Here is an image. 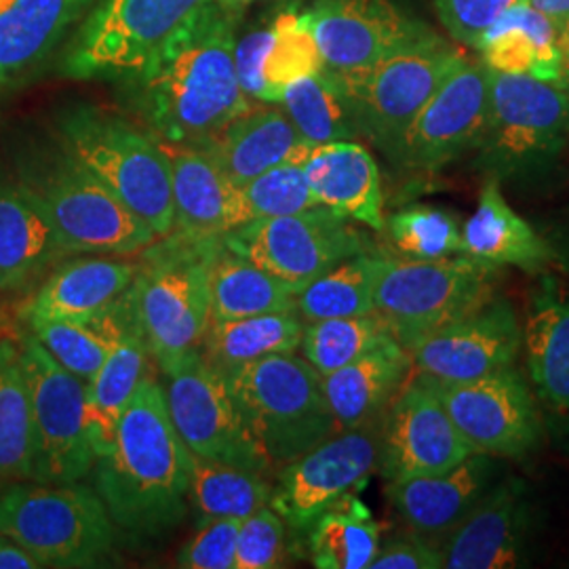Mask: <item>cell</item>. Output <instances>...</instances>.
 I'll return each mask as SVG.
<instances>
[{"label":"cell","instance_id":"cell-1","mask_svg":"<svg viewBox=\"0 0 569 569\" xmlns=\"http://www.w3.org/2000/svg\"><path fill=\"white\" fill-rule=\"evenodd\" d=\"M237 2L209 0L124 81L129 100L159 140L203 146L251 102L237 77Z\"/></svg>","mask_w":569,"mask_h":569},{"label":"cell","instance_id":"cell-2","mask_svg":"<svg viewBox=\"0 0 569 569\" xmlns=\"http://www.w3.org/2000/svg\"><path fill=\"white\" fill-rule=\"evenodd\" d=\"M93 486L114 526L154 540L188 512V448L171 422L164 388L154 376L124 407L114 443L93 465Z\"/></svg>","mask_w":569,"mask_h":569},{"label":"cell","instance_id":"cell-3","mask_svg":"<svg viewBox=\"0 0 569 569\" xmlns=\"http://www.w3.org/2000/svg\"><path fill=\"white\" fill-rule=\"evenodd\" d=\"M222 237L173 228L138 256L129 293L152 361L167 371L192 352L211 321L209 277Z\"/></svg>","mask_w":569,"mask_h":569},{"label":"cell","instance_id":"cell-4","mask_svg":"<svg viewBox=\"0 0 569 569\" xmlns=\"http://www.w3.org/2000/svg\"><path fill=\"white\" fill-rule=\"evenodd\" d=\"M58 142L138 213L157 237L176 228L169 161L159 138L119 114L77 106L61 114Z\"/></svg>","mask_w":569,"mask_h":569},{"label":"cell","instance_id":"cell-5","mask_svg":"<svg viewBox=\"0 0 569 569\" xmlns=\"http://www.w3.org/2000/svg\"><path fill=\"white\" fill-rule=\"evenodd\" d=\"M226 380L274 472L338 432L323 376L296 352L237 367Z\"/></svg>","mask_w":569,"mask_h":569},{"label":"cell","instance_id":"cell-6","mask_svg":"<svg viewBox=\"0 0 569 569\" xmlns=\"http://www.w3.org/2000/svg\"><path fill=\"white\" fill-rule=\"evenodd\" d=\"M20 183L44 207L70 256L127 258L157 239L138 213L61 146L28 157Z\"/></svg>","mask_w":569,"mask_h":569},{"label":"cell","instance_id":"cell-7","mask_svg":"<svg viewBox=\"0 0 569 569\" xmlns=\"http://www.w3.org/2000/svg\"><path fill=\"white\" fill-rule=\"evenodd\" d=\"M0 533L42 568H98L112 557L117 526L93 488L13 483L0 493Z\"/></svg>","mask_w":569,"mask_h":569},{"label":"cell","instance_id":"cell-8","mask_svg":"<svg viewBox=\"0 0 569 569\" xmlns=\"http://www.w3.org/2000/svg\"><path fill=\"white\" fill-rule=\"evenodd\" d=\"M569 143V93L559 81L491 72L486 129L475 167L491 180L533 178Z\"/></svg>","mask_w":569,"mask_h":569},{"label":"cell","instance_id":"cell-9","mask_svg":"<svg viewBox=\"0 0 569 569\" xmlns=\"http://www.w3.org/2000/svg\"><path fill=\"white\" fill-rule=\"evenodd\" d=\"M467 61L430 28L382 60L352 72H329L355 110L361 138L387 157L439 87Z\"/></svg>","mask_w":569,"mask_h":569},{"label":"cell","instance_id":"cell-10","mask_svg":"<svg viewBox=\"0 0 569 569\" xmlns=\"http://www.w3.org/2000/svg\"><path fill=\"white\" fill-rule=\"evenodd\" d=\"M498 272L467 256L427 262L385 256L373 289V310L407 348L488 305Z\"/></svg>","mask_w":569,"mask_h":569},{"label":"cell","instance_id":"cell-11","mask_svg":"<svg viewBox=\"0 0 569 569\" xmlns=\"http://www.w3.org/2000/svg\"><path fill=\"white\" fill-rule=\"evenodd\" d=\"M209 0H100L66 47L72 79H133L171 34Z\"/></svg>","mask_w":569,"mask_h":569},{"label":"cell","instance_id":"cell-12","mask_svg":"<svg viewBox=\"0 0 569 569\" xmlns=\"http://www.w3.org/2000/svg\"><path fill=\"white\" fill-rule=\"evenodd\" d=\"M382 418L342 428L274 472L270 509L287 526V547H305L315 521L348 493H357L380 467Z\"/></svg>","mask_w":569,"mask_h":569},{"label":"cell","instance_id":"cell-13","mask_svg":"<svg viewBox=\"0 0 569 569\" xmlns=\"http://www.w3.org/2000/svg\"><path fill=\"white\" fill-rule=\"evenodd\" d=\"M23 376L32 409V481L77 483L96 465V449L84 418L87 382L70 373L32 333L20 338Z\"/></svg>","mask_w":569,"mask_h":569},{"label":"cell","instance_id":"cell-14","mask_svg":"<svg viewBox=\"0 0 569 569\" xmlns=\"http://www.w3.org/2000/svg\"><path fill=\"white\" fill-rule=\"evenodd\" d=\"M164 380L171 422L190 453L266 477L274 472L244 425L224 373L209 366L197 348L167 369Z\"/></svg>","mask_w":569,"mask_h":569},{"label":"cell","instance_id":"cell-15","mask_svg":"<svg viewBox=\"0 0 569 569\" xmlns=\"http://www.w3.org/2000/svg\"><path fill=\"white\" fill-rule=\"evenodd\" d=\"M224 244L300 289L329 268L371 249L363 230L323 204L293 216L253 218L224 234Z\"/></svg>","mask_w":569,"mask_h":569},{"label":"cell","instance_id":"cell-16","mask_svg":"<svg viewBox=\"0 0 569 569\" xmlns=\"http://www.w3.org/2000/svg\"><path fill=\"white\" fill-rule=\"evenodd\" d=\"M425 380L475 451L493 458H523L540 443V411L517 366L468 382Z\"/></svg>","mask_w":569,"mask_h":569},{"label":"cell","instance_id":"cell-17","mask_svg":"<svg viewBox=\"0 0 569 569\" xmlns=\"http://www.w3.org/2000/svg\"><path fill=\"white\" fill-rule=\"evenodd\" d=\"M491 70L465 61L407 127L388 159L409 171L435 173L475 150L486 129Z\"/></svg>","mask_w":569,"mask_h":569},{"label":"cell","instance_id":"cell-18","mask_svg":"<svg viewBox=\"0 0 569 569\" xmlns=\"http://www.w3.org/2000/svg\"><path fill=\"white\" fill-rule=\"evenodd\" d=\"M475 448L451 422L441 399L427 380H407L382 418L378 472L387 481L441 475L462 465Z\"/></svg>","mask_w":569,"mask_h":569},{"label":"cell","instance_id":"cell-19","mask_svg":"<svg viewBox=\"0 0 569 569\" xmlns=\"http://www.w3.org/2000/svg\"><path fill=\"white\" fill-rule=\"evenodd\" d=\"M523 327L507 300L491 298L448 326L407 346L420 376L437 382H468L515 366Z\"/></svg>","mask_w":569,"mask_h":569},{"label":"cell","instance_id":"cell-20","mask_svg":"<svg viewBox=\"0 0 569 569\" xmlns=\"http://www.w3.org/2000/svg\"><path fill=\"white\" fill-rule=\"evenodd\" d=\"M536 536V505L521 479H500L460 526L449 531L448 569H512L528 563Z\"/></svg>","mask_w":569,"mask_h":569},{"label":"cell","instance_id":"cell-21","mask_svg":"<svg viewBox=\"0 0 569 569\" xmlns=\"http://www.w3.org/2000/svg\"><path fill=\"white\" fill-rule=\"evenodd\" d=\"M306 20L329 72L367 68L428 30L390 0H315Z\"/></svg>","mask_w":569,"mask_h":569},{"label":"cell","instance_id":"cell-22","mask_svg":"<svg viewBox=\"0 0 569 569\" xmlns=\"http://www.w3.org/2000/svg\"><path fill=\"white\" fill-rule=\"evenodd\" d=\"M93 321L112 336V348L98 373L87 382L84 399L87 428L98 458L112 448L122 411L150 373L152 357L129 289Z\"/></svg>","mask_w":569,"mask_h":569},{"label":"cell","instance_id":"cell-23","mask_svg":"<svg viewBox=\"0 0 569 569\" xmlns=\"http://www.w3.org/2000/svg\"><path fill=\"white\" fill-rule=\"evenodd\" d=\"M159 142L169 161L178 230L224 237L253 220L243 186L234 182L204 150L188 143Z\"/></svg>","mask_w":569,"mask_h":569},{"label":"cell","instance_id":"cell-24","mask_svg":"<svg viewBox=\"0 0 569 569\" xmlns=\"http://www.w3.org/2000/svg\"><path fill=\"white\" fill-rule=\"evenodd\" d=\"M496 475L493 456L472 453L441 475L387 481V496L413 533L448 536L496 483Z\"/></svg>","mask_w":569,"mask_h":569},{"label":"cell","instance_id":"cell-25","mask_svg":"<svg viewBox=\"0 0 569 569\" xmlns=\"http://www.w3.org/2000/svg\"><path fill=\"white\" fill-rule=\"evenodd\" d=\"M136 260L84 253L51 268L23 308V319H63L89 323L114 305L133 283Z\"/></svg>","mask_w":569,"mask_h":569},{"label":"cell","instance_id":"cell-26","mask_svg":"<svg viewBox=\"0 0 569 569\" xmlns=\"http://www.w3.org/2000/svg\"><path fill=\"white\" fill-rule=\"evenodd\" d=\"M197 148L243 186L277 164L305 163L312 143L302 140L279 103H256Z\"/></svg>","mask_w":569,"mask_h":569},{"label":"cell","instance_id":"cell-27","mask_svg":"<svg viewBox=\"0 0 569 569\" xmlns=\"http://www.w3.org/2000/svg\"><path fill=\"white\" fill-rule=\"evenodd\" d=\"M306 180L317 203L382 232L385 194L380 169L371 152L355 140L319 143L306 154Z\"/></svg>","mask_w":569,"mask_h":569},{"label":"cell","instance_id":"cell-28","mask_svg":"<svg viewBox=\"0 0 569 569\" xmlns=\"http://www.w3.org/2000/svg\"><path fill=\"white\" fill-rule=\"evenodd\" d=\"M93 0H0V89L34 74Z\"/></svg>","mask_w":569,"mask_h":569},{"label":"cell","instance_id":"cell-29","mask_svg":"<svg viewBox=\"0 0 569 569\" xmlns=\"http://www.w3.org/2000/svg\"><path fill=\"white\" fill-rule=\"evenodd\" d=\"M70 258L39 199L21 183H0V289L18 291Z\"/></svg>","mask_w":569,"mask_h":569},{"label":"cell","instance_id":"cell-30","mask_svg":"<svg viewBox=\"0 0 569 569\" xmlns=\"http://www.w3.org/2000/svg\"><path fill=\"white\" fill-rule=\"evenodd\" d=\"M460 256L489 268L515 266L538 274L555 262L549 239L540 237L505 199L500 182L489 178L475 213L462 226Z\"/></svg>","mask_w":569,"mask_h":569},{"label":"cell","instance_id":"cell-31","mask_svg":"<svg viewBox=\"0 0 569 569\" xmlns=\"http://www.w3.org/2000/svg\"><path fill=\"white\" fill-rule=\"evenodd\" d=\"M411 371L409 350L390 336L352 363L323 376L327 403L338 430L380 418L395 395L406 387Z\"/></svg>","mask_w":569,"mask_h":569},{"label":"cell","instance_id":"cell-32","mask_svg":"<svg viewBox=\"0 0 569 569\" xmlns=\"http://www.w3.org/2000/svg\"><path fill=\"white\" fill-rule=\"evenodd\" d=\"M491 72L559 81L563 51L557 26L529 2L509 9L475 47Z\"/></svg>","mask_w":569,"mask_h":569},{"label":"cell","instance_id":"cell-33","mask_svg":"<svg viewBox=\"0 0 569 569\" xmlns=\"http://www.w3.org/2000/svg\"><path fill=\"white\" fill-rule=\"evenodd\" d=\"M305 326L298 310L209 321L197 350L209 366L226 376L266 357L300 350Z\"/></svg>","mask_w":569,"mask_h":569},{"label":"cell","instance_id":"cell-34","mask_svg":"<svg viewBox=\"0 0 569 569\" xmlns=\"http://www.w3.org/2000/svg\"><path fill=\"white\" fill-rule=\"evenodd\" d=\"M523 348L538 399L552 413L569 418V300L545 289L529 310Z\"/></svg>","mask_w":569,"mask_h":569},{"label":"cell","instance_id":"cell-35","mask_svg":"<svg viewBox=\"0 0 569 569\" xmlns=\"http://www.w3.org/2000/svg\"><path fill=\"white\" fill-rule=\"evenodd\" d=\"M209 293L211 321H226L296 310L300 287L251 264L222 244L211 264Z\"/></svg>","mask_w":569,"mask_h":569},{"label":"cell","instance_id":"cell-36","mask_svg":"<svg viewBox=\"0 0 569 569\" xmlns=\"http://www.w3.org/2000/svg\"><path fill=\"white\" fill-rule=\"evenodd\" d=\"M305 549L319 569H369L380 549V526L357 493H348L315 521Z\"/></svg>","mask_w":569,"mask_h":569},{"label":"cell","instance_id":"cell-37","mask_svg":"<svg viewBox=\"0 0 569 569\" xmlns=\"http://www.w3.org/2000/svg\"><path fill=\"white\" fill-rule=\"evenodd\" d=\"M272 481L266 475L207 460L188 451V505L199 521L244 519L268 507Z\"/></svg>","mask_w":569,"mask_h":569},{"label":"cell","instance_id":"cell-38","mask_svg":"<svg viewBox=\"0 0 569 569\" xmlns=\"http://www.w3.org/2000/svg\"><path fill=\"white\" fill-rule=\"evenodd\" d=\"M382 258L385 253L369 249L306 283L296 298V310L305 323L373 312V289Z\"/></svg>","mask_w":569,"mask_h":569},{"label":"cell","instance_id":"cell-39","mask_svg":"<svg viewBox=\"0 0 569 569\" xmlns=\"http://www.w3.org/2000/svg\"><path fill=\"white\" fill-rule=\"evenodd\" d=\"M279 106L312 146L361 138L350 100L327 70L284 87Z\"/></svg>","mask_w":569,"mask_h":569},{"label":"cell","instance_id":"cell-40","mask_svg":"<svg viewBox=\"0 0 569 569\" xmlns=\"http://www.w3.org/2000/svg\"><path fill=\"white\" fill-rule=\"evenodd\" d=\"M32 409L20 346L0 338V481L32 477Z\"/></svg>","mask_w":569,"mask_h":569},{"label":"cell","instance_id":"cell-41","mask_svg":"<svg viewBox=\"0 0 569 569\" xmlns=\"http://www.w3.org/2000/svg\"><path fill=\"white\" fill-rule=\"evenodd\" d=\"M390 336L385 319L373 310L359 317L306 323L300 350L310 366L327 376L352 363Z\"/></svg>","mask_w":569,"mask_h":569},{"label":"cell","instance_id":"cell-42","mask_svg":"<svg viewBox=\"0 0 569 569\" xmlns=\"http://www.w3.org/2000/svg\"><path fill=\"white\" fill-rule=\"evenodd\" d=\"M388 243L403 260H443L460 256L462 230L453 213L413 204L385 220Z\"/></svg>","mask_w":569,"mask_h":569},{"label":"cell","instance_id":"cell-43","mask_svg":"<svg viewBox=\"0 0 569 569\" xmlns=\"http://www.w3.org/2000/svg\"><path fill=\"white\" fill-rule=\"evenodd\" d=\"M264 58V81L272 103L281 102L284 87L323 70V58L310 32L306 13L283 11L270 26Z\"/></svg>","mask_w":569,"mask_h":569},{"label":"cell","instance_id":"cell-44","mask_svg":"<svg viewBox=\"0 0 569 569\" xmlns=\"http://www.w3.org/2000/svg\"><path fill=\"white\" fill-rule=\"evenodd\" d=\"M26 327L63 369L82 382H89L98 373L112 348V336L98 321L26 319Z\"/></svg>","mask_w":569,"mask_h":569},{"label":"cell","instance_id":"cell-45","mask_svg":"<svg viewBox=\"0 0 569 569\" xmlns=\"http://www.w3.org/2000/svg\"><path fill=\"white\" fill-rule=\"evenodd\" d=\"M253 218H281L317 207L300 163H283L243 183Z\"/></svg>","mask_w":569,"mask_h":569},{"label":"cell","instance_id":"cell-46","mask_svg":"<svg viewBox=\"0 0 569 569\" xmlns=\"http://www.w3.org/2000/svg\"><path fill=\"white\" fill-rule=\"evenodd\" d=\"M287 549V526L277 510L262 507L244 517L237 538L234 569H272L281 566Z\"/></svg>","mask_w":569,"mask_h":569},{"label":"cell","instance_id":"cell-47","mask_svg":"<svg viewBox=\"0 0 569 569\" xmlns=\"http://www.w3.org/2000/svg\"><path fill=\"white\" fill-rule=\"evenodd\" d=\"M243 519H213L201 523L176 557L178 568L234 569L237 538Z\"/></svg>","mask_w":569,"mask_h":569},{"label":"cell","instance_id":"cell-48","mask_svg":"<svg viewBox=\"0 0 569 569\" xmlns=\"http://www.w3.org/2000/svg\"><path fill=\"white\" fill-rule=\"evenodd\" d=\"M449 37L465 47H477L489 28L509 9L528 0H432Z\"/></svg>","mask_w":569,"mask_h":569},{"label":"cell","instance_id":"cell-49","mask_svg":"<svg viewBox=\"0 0 569 569\" xmlns=\"http://www.w3.org/2000/svg\"><path fill=\"white\" fill-rule=\"evenodd\" d=\"M443 549L430 545L427 536H399L380 545L369 569H441Z\"/></svg>","mask_w":569,"mask_h":569},{"label":"cell","instance_id":"cell-50","mask_svg":"<svg viewBox=\"0 0 569 569\" xmlns=\"http://www.w3.org/2000/svg\"><path fill=\"white\" fill-rule=\"evenodd\" d=\"M270 28L256 30L237 41V77L244 96L256 103H272L268 84L264 81V58L270 47Z\"/></svg>","mask_w":569,"mask_h":569},{"label":"cell","instance_id":"cell-51","mask_svg":"<svg viewBox=\"0 0 569 569\" xmlns=\"http://www.w3.org/2000/svg\"><path fill=\"white\" fill-rule=\"evenodd\" d=\"M528 2L557 26L561 51H566L569 47V0H528Z\"/></svg>","mask_w":569,"mask_h":569},{"label":"cell","instance_id":"cell-52","mask_svg":"<svg viewBox=\"0 0 569 569\" xmlns=\"http://www.w3.org/2000/svg\"><path fill=\"white\" fill-rule=\"evenodd\" d=\"M42 568L34 555L18 545L16 540L0 533V569H37Z\"/></svg>","mask_w":569,"mask_h":569},{"label":"cell","instance_id":"cell-53","mask_svg":"<svg viewBox=\"0 0 569 569\" xmlns=\"http://www.w3.org/2000/svg\"><path fill=\"white\" fill-rule=\"evenodd\" d=\"M549 243L555 251V262H559L561 268L569 272V218L555 234V241L550 239Z\"/></svg>","mask_w":569,"mask_h":569},{"label":"cell","instance_id":"cell-54","mask_svg":"<svg viewBox=\"0 0 569 569\" xmlns=\"http://www.w3.org/2000/svg\"><path fill=\"white\" fill-rule=\"evenodd\" d=\"M559 82L563 84V89L569 93V47L563 51V61H561V77Z\"/></svg>","mask_w":569,"mask_h":569},{"label":"cell","instance_id":"cell-55","mask_svg":"<svg viewBox=\"0 0 569 569\" xmlns=\"http://www.w3.org/2000/svg\"><path fill=\"white\" fill-rule=\"evenodd\" d=\"M224 2H237L239 4V2H247V0H224Z\"/></svg>","mask_w":569,"mask_h":569}]
</instances>
